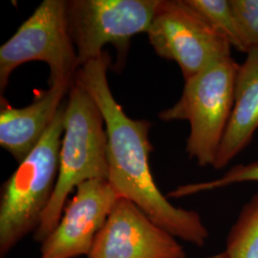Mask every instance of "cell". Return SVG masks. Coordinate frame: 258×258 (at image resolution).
<instances>
[{
  "mask_svg": "<svg viewBox=\"0 0 258 258\" xmlns=\"http://www.w3.org/2000/svg\"><path fill=\"white\" fill-rule=\"evenodd\" d=\"M110 56L83 65L75 80L90 94L102 112L107 134V182L118 198L135 204L148 217L176 238L202 247L209 231L198 212L174 207L161 192L149 166L153 150L151 123L128 117L114 98L107 79Z\"/></svg>",
  "mask_w": 258,
  "mask_h": 258,
  "instance_id": "1",
  "label": "cell"
},
{
  "mask_svg": "<svg viewBox=\"0 0 258 258\" xmlns=\"http://www.w3.org/2000/svg\"><path fill=\"white\" fill-rule=\"evenodd\" d=\"M67 96L55 191L34 233V239L39 243L60 220L73 190L84 182L108 178L107 134L102 112L76 80Z\"/></svg>",
  "mask_w": 258,
  "mask_h": 258,
  "instance_id": "2",
  "label": "cell"
},
{
  "mask_svg": "<svg viewBox=\"0 0 258 258\" xmlns=\"http://www.w3.org/2000/svg\"><path fill=\"white\" fill-rule=\"evenodd\" d=\"M62 103L34 150L2 185L0 200V255L5 257L21 240L35 233L55 191L59 150L64 131Z\"/></svg>",
  "mask_w": 258,
  "mask_h": 258,
  "instance_id": "3",
  "label": "cell"
},
{
  "mask_svg": "<svg viewBox=\"0 0 258 258\" xmlns=\"http://www.w3.org/2000/svg\"><path fill=\"white\" fill-rule=\"evenodd\" d=\"M239 63L224 57L184 81L180 99L161 111L164 121L186 120L190 131L185 151L200 166H213L234 104Z\"/></svg>",
  "mask_w": 258,
  "mask_h": 258,
  "instance_id": "4",
  "label": "cell"
},
{
  "mask_svg": "<svg viewBox=\"0 0 258 258\" xmlns=\"http://www.w3.org/2000/svg\"><path fill=\"white\" fill-rule=\"evenodd\" d=\"M67 0H44L0 47V91L22 64L43 61L50 71L49 87L73 83L80 67L69 32Z\"/></svg>",
  "mask_w": 258,
  "mask_h": 258,
  "instance_id": "5",
  "label": "cell"
},
{
  "mask_svg": "<svg viewBox=\"0 0 258 258\" xmlns=\"http://www.w3.org/2000/svg\"><path fill=\"white\" fill-rule=\"evenodd\" d=\"M160 0H67L66 15L79 67L102 57L112 44L126 57L130 39L148 33Z\"/></svg>",
  "mask_w": 258,
  "mask_h": 258,
  "instance_id": "6",
  "label": "cell"
},
{
  "mask_svg": "<svg viewBox=\"0 0 258 258\" xmlns=\"http://www.w3.org/2000/svg\"><path fill=\"white\" fill-rule=\"evenodd\" d=\"M147 34L157 55L175 61L184 81L231 56L229 40L187 0H160Z\"/></svg>",
  "mask_w": 258,
  "mask_h": 258,
  "instance_id": "7",
  "label": "cell"
},
{
  "mask_svg": "<svg viewBox=\"0 0 258 258\" xmlns=\"http://www.w3.org/2000/svg\"><path fill=\"white\" fill-rule=\"evenodd\" d=\"M118 199L106 180L80 184L55 229L41 242L39 258L87 256Z\"/></svg>",
  "mask_w": 258,
  "mask_h": 258,
  "instance_id": "8",
  "label": "cell"
},
{
  "mask_svg": "<svg viewBox=\"0 0 258 258\" xmlns=\"http://www.w3.org/2000/svg\"><path fill=\"white\" fill-rule=\"evenodd\" d=\"M87 258H185V252L135 204L119 198Z\"/></svg>",
  "mask_w": 258,
  "mask_h": 258,
  "instance_id": "9",
  "label": "cell"
},
{
  "mask_svg": "<svg viewBox=\"0 0 258 258\" xmlns=\"http://www.w3.org/2000/svg\"><path fill=\"white\" fill-rule=\"evenodd\" d=\"M71 84L51 86L34 102L16 108L1 96L0 146L20 163L34 150L62 105Z\"/></svg>",
  "mask_w": 258,
  "mask_h": 258,
  "instance_id": "10",
  "label": "cell"
},
{
  "mask_svg": "<svg viewBox=\"0 0 258 258\" xmlns=\"http://www.w3.org/2000/svg\"><path fill=\"white\" fill-rule=\"evenodd\" d=\"M258 130V49H250L236 75L234 104L213 167L222 169L248 148Z\"/></svg>",
  "mask_w": 258,
  "mask_h": 258,
  "instance_id": "11",
  "label": "cell"
},
{
  "mask_svg": "<svg viewBox=\"0 0 258 258\" xmlns=\"http://www.w3.org/2000/svg\"><path fill=\"white\" fill-rule=\"evenodd\" d=\"M224 253L225 258H258V191L242 208Z\"/></svg>",
  "mask_w": 258,
  "mask_h": 258,
  "instance_id": "12",
  "label": "cell"
},
{
  "mask_svg": "<svg viewBox=\"0 0 258 258\" xmlns=\"http://www.w3.org/2000/svg\"><path fill=\"white\" fill-rule=\"evenodd\" d=\"M187 2L229 40L232 48L241 53H248L230 0H187Z\"/></svg>",
  "mask_w": 258,
  "mask_h": 258,
  "instance_id": "13",
  "label": "cell"
},
{
  "mask_svg": "<svg viewBox=\"0 0 258 258\" xmlns=\"http://www.w3.org/2000/svg\"><path fill=\"white\" fill-rule=\"evenodd\" d=\"M245 182H258V162L232 166L224 175L215 180L180 185L170 191L168 197L182 198Z\"/></svg>",
  "mask_w": 258,
  "mask_h": 258,
  "instance_id": "14",
  "label": "cell"
},
{
  "mask_svg": "<svg viewBox=\"0 0 258 258\" xmlns=\"http://www.w3.org/2000/svg\"><path fill=\"white\" fill-rule=\"evenodd\" d=\"M248 52L258 49V0H230Z\"/></svg>",
  "mask_w": 258,
  "mask_h": 258,
  "instance_id": "15",
  "label": "cell"
},
{
  "mask_svg": "<svg viewBox=\"0 0 258 258\" xmlns=\"http://www.w3.org/2000/svg\"><path fill=\"white\" fill-rule=\"evenodd\" d=\"M205 258H225V253H224V251H223V252L219 253V254H216V255H212V256H208V257Z\"/></svg>",
  "mask_w": 258,
  "mask_h": 258,
  "instance_id": "16",
  "label": "cell"
}]
</instances>
